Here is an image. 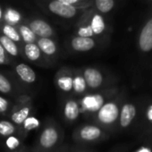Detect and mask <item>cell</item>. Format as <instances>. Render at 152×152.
<instances>
[{"label": "cell", "instance_id": "6da1fadb", "mask_svg": "<svg viewBox=\"0 0 152 152\" xmlns=\"http://www.w3.org/2000/svg\"><path fill=\"white\" fill-rule=\"evenodd\" d=\"M64 132L53 118H47L31 152H53L64 143Z\"/></svg>", "mask_w": 152, "mask_h": 152}, {"label": "cell", "instance_id": "7a4b0ae2", "mask_svg": "<svg viewBox=\"0 0 152 152\" xmlns=\"http://www.w3.org/2000/svg\"><path fill=\"white\" fill-rule=\"evenodd\" d=\"M106 137L104 129L95 124H84L76 127L72 134V138L76 145L93 144Z\"/></svg>", "mask_w": 152, "mask_h": 152}, {"label": "cell", "instance_id": "3957f363", "mask_svg": "<svg viewBox=\"0 0 152 152\" xmlns=\"http://www.w3.org/2000/svg\"><path fill=\"white\" fill-rule=\"evenodd\" d=\"M81 104L82 116L91 118L107 102V93L103 91H91L78 98Z\"/></svg>", "mask_w": 152, "mask_h": 152}, {"label": "cell", "instance_id": "277c9868", "mask_svg": "<svg viewBox=\"0 0 152 152\" xmlns=\"http://www.w3.org/2000/svg\"><path fill=\"white\" fill-rule=\"evenodd\" d=\"M32 111L33 104L31 97L28 94H23L15 99V103L14 104L8 116L12 123L20 127L25 119L32 115Z\"/></svg>", "mask_w": 152, "mask_h": 152}, {"label": "cell", "instance_id": "5b68a950", "mask_svg": "<svg viewBox=\"0 0 152 152\" xmlns=\"http://www.w3.org/2000/svg\"><path fill=\"white\" fill-rule=\"evenodd\" d=\"M119 106L115 100L107 101L100 109L91 117L94 124L103 129L114 124L119 118Z\"/></svg>", "mask_w": 152, "mask_h": 152}, {"label": "cell", "instance_id": "8992f818", "mask_svg": "<svg viewBox=\"0 0 152 152\" xmlns=\"http://www.w3.org/2000/svg\"><path fill=\"white\" fill-rule=\"evenodd\" d=\"M74 67L63 66L56 72L54 83L59 92L65 98L72 97Z\"/></svg>", "mask_w": 152, "mask_h": 152}, {"label": "cell", "instance_id": "52a82bcc", "mask_svg": "<svg viewBox=\"0 0 152 152\" xmlns=\"http://www.w3.org/2000/svg\"><path fill=\"white\" fill-rule=\"evenodd\" d=\"M62 115L64 120L67 124H73L77 122L82 116L81 104L78 98H64L62 103Z\"/></svg>", "mask_w": 152, "mask_h": 152}, {"label": "cell", "instance_id": "ba28073f", "mask_svg": "<svg viewBox=\"0 0 152 152\" xmlns=\"http://www.w3.org/2000/svg\"><path fill=\"white\" fill-rule=\"evenodd\" d=\"M82 72L90 92L97 91L103 87L105 76L99 69L93 66H85L82 68Z\"/></svg>", "mask_w": 152, "mask_h": 152}, {"label": "cell", "instance_id": "9c48e42d", "mask_svg": "<svg viewBox=\"0 0 152 152\" xmlns=\"http://www.w3.org/2000/svg\"><path fill=\"white\" fill-rule=\"evenodd\" d=\"M14 73L19 82L24 85H31L37 80L35 71L24 63L14 64Z\"/></svg>", "mask_w": 152, "mask_h": 152}, {"label": "cell", "instance_id": "30bf717a", "mask_svg": "<svg viewBox=\"0 0 152 152\" xmlns=\"http://www.w3.org/2000/svg\"><path fill=\"white\" fill-rule=\"evenodd\" d=\"M23 56L31 63L46 66L50 65L52 63L48 61L41 53L40 49L39 48L38 45L36 43H29V44H23Z\"/></svg>", "mask_w": 152, "mask_h": 152}, {"label": "cell", "instance_id": "8fae6325", "mask_svg": "<svg viewBox=\"0 0 152 152\" xmlns=\"http://www.w3.org/2000/svg\"><path fill=\"white\" fill-rule=\"evenodd\" d=\"M48 8L52 14L64 19L73 18L77 15V8L74 6L66 5L57 1V0H51L48 4Z\"/></svg>", "mask_w": 152, "mask_h": 152}, {"label": "cell", "instance_id": "7c38bea8", "mask_svg": "<svg viewBox=\"0 0 152 152\" xmlns=\"http://www.w3.org/2000/svg\"><path fill=\"white\" fill-rule=\"evenodd\" d=\"M0 93L7 96H13L15 99L24 93L22 92V89L18 83H15V80L0 72Z\"/></svg>", "mask_w": 152, "mask_h": 152}, {"label": "cell", "instance_id": "4fadbf2b", "mask_svg": "<svg viewBox=\"0 0 152 152\" xmlns=\"http://www.w3.org/2000/svg\"><path fill=\"white\" fill-rule=\"evenodd\" d=\"M96 40L93 38L74 36L70 39V49L76 53H86L95 48Z\"/></svg>", "mask_w": 152, "mask_h": 152}, {"label": "cell", "instance_id": "5bb4252c", "mask_svg": "<svg viewBox=\"0 0 152 152\" xmlns=\"http://www.w3.org/2000/svg\"><path fill=\"white\" fill-rule=\"evenodd\" d=\"M36 44L43 56L53 64L52 60L55 59L58 54V47L56 41L51 38H38Z\"/></svg>", "mask_w": 152, "mask_h": 152}, {"label": "cell", "instance_id": "9a60e30c", "mask_svg": "<svg viewBox=\"0 0 152 152\" xmlns=\"http://www.w3.org/2000/svg\"><path fill=\"white\" fill-rule=\"evenodd\" d=\"M90 91L85 83L82 68H74L73 70V89H72V97L73 98H81Z\"/></svg>", "mask_w": 152, "mask_h": 152}, {"label": "cell", "instance_id": "2e32d148", "mask_svg": "<svg viewBox=\"0 0 152 152\" xmlns=\"http://www.w3.org/2000/svg\"><path fill=\"white\" fill-rule=\"evenodd\" d=\"M29 28L37 38H51L54 35V30L51 25L41 19L32 20L29 23Z\"/></svg>", "mask_w": 152, "mask_h": 152}, {"label": "cell", "instance_id": "e0dca14e", "mask_svg": "<svg viewBox=\"0 0 152 152\" xmlns=\"http://www.w3.org/2000/svg\"><path fill=\"white\" fill-rule=\"evenodd\" d=\"M139 46L144 52L152 49V19H150L143 27L139 38Z\"/></svg>", "mask_w": 152, "mask_h": 152}, {"label": "cell", "instance_id": "ac0fdd59", "mask_svg": "<svg viewBox=\"0 0 152 152\" xmlns=\"http://www.w3.org/2000/svg\"><path fill=\"white\" fill-rule=\"evenodd\" d=\"M136 115V108L132 104H124L121 110H120V114H119V123L121 127L123 128H126L127 126H129L132 123V121L133 120V118L135 117Z\"/></svg>", "mask_w": 152, "mask_h": 152}, {"label": "cell", "instance_id": "d6986e66", "mask_svg": "<svg viewBox=\"0 0 152 152\" xmlns=\"http://www.w3.org/2000/svg\"><path fill=\"white\" fill-rule=\"evenodd\" d=\"M40 124L39 120L33 115H30L28 118L25 119V121L23 123V124L19 127V135L18 137L22 140L25 139L28 135V133L33 130H36L39 128Z\"/></svg>", "mask_w": 152, "mask_h": 152}, {"label": "cell", "instance_id": "ffe728a7", "mask_svg": "<svg viewBox=\"0 0 152 152\" xmlns=\"http://www.w3.org/2000/svg\"><path fill=\"white\" fill-rule=\"evenodd\" d=\"M5 145L8 152H30L23 144V140L15 135L6 138Z\"/></svg>", "mask_w": 152, "mask_h": 152}, {"label": "cell", "instance_id": "44dd1931", "mask_svg": "<svg viewBox=\"0 0 152 152\" xmlns=\"http://www.w3.org/2000/svg\"><path fill=\"white\" fill-rule=\"evenodd\" d=\"M19 135V127L9 120H0V137L8 138Z\"/></svg>", "mask_w": 152, "mask_h": 152}, {"label": "cell", "instance_id": "7402d4cb", "mask_svg": "<svg viewBox=\"0 0 152 152\" xmlns=\"http://www.w3.org/2000/svg\"><path fill=\"white\" fill-rule=\"evenodd\" d=\"M0 44L4 48L5 51L8 54V56L11 57H17L20 55V48L19 46L14 42L12 39H8L7 37L4 35H0Z\"/></svg>", "mask_w": 152, "mask_h": 152}, {"label": "cell", "instance_id": "603a6c76", "mask_svg": "<svg viewBox=\"0 0 152 152\" xmlns=\"http://www.w3.org/2000/svg\"><path fill=\"white\" fill-rule=\"evenodd\" d=\"M17 31L21 36V39H22V41L23 42V44L36 43L38 38L32 32V31L29 28V26H27L25 24H20L18 26Z\"/></svg>", "mask_w": 152, "mask_h": 152}, {"label": "cell", "instance_id": "cb8c5ba5", "mask_svg": "<svg viewBox=\"0 0 152 152\" xmlns=\"http://www.w3.org/2000/svg\"><path fill=\"white\" fill-rule=\"evenodd\" d=\"M89 25L91 26L94 36L95 35H100V34H102L104 32L105 29H106V24H105L104 19L99 15H93Z\"/></svg>", "mask_w": 152, "mask_h": 152}, {"label": "cell", "instance_id": "d4e9b609", "mask_svg": "<svg viewBox=\"0 0 152 152\" xmlns=\"http://www.w3.org/2000/svg\"><path fill=\"white\" fill-rule=\"evenodd\" d=\"M1 31H2V35H4V36L7 37L8 39H12L16 44L17 43H20V44L23 43L22 39H21V36H20L17 29L15 28L14 26L6 23L5 25H3Z\"/></svg>", "mask_w": 152, "mask_h": 152}, {"label": "cell", "instance_id": "484cf974", "mask_svg": "<svg viewBox=\"0 0 152 152\" xmlns=\"http://www.w3.org/2000/svg\"><path fill=\"white\" fill-rule=\"evenodd\" d=\"M3 16H4L5 21L7 22V24L12 25V26L18 24L22 20L21 14L18 11H16L15 9H12V8L7 9V11H6V13H5V15Z\"/></svg>", "mask_w": 152, "mask_h": 152}, {"label": "cell", "instance_id": "4316f807", "mask_svg": "<svg viewBox=\"0 0 152 152\" xmlns=\"http://www.w3.org/2000/svg\"><path fill=\"white\" fill-rule=\"evenodd\" d=\"M95 5L101 13H108L114 7V0H95Z\"/></svg>", "mask_w": 152, "mask_h": 152}, {"label": "cell", "instance_id": "83f0119b", "mask_svg": "<svg viewBox=\"0 0 152 152\" xmlns=\"http://www.w3.org/2000/svg\"><path fill=\"white\" fill-rule=\"evenodd\" d=\"M13 106L14 104L10 99L3 96H0V115L3 116L9 115Z\"/></svg>", "mask_w": 152, "mask_h": 152}, {"label": "cell", "instance_id": "f1b7e54d", "mask_svg": "<svg viewBox=\"0 0 152 152\" xmlns=\"http://www.w3.org/2000/svg\"><path fill=\"white\" fill-rule=\"evenodd\" d=\"M76 36H80V37H85V38H92L94 36L92 30L91 28V26L88 25H83L81 26L77 31H76Z\"/></svg>", "mask_w": 152, "mask_h": 152}, {"label": "cell", "instance_id": "f546056e", "mask_svg": "<svg viewBox=\"0 0 152 152\" xmlns=\"http://www.w3.org/2000/svg\"><path fill=\"white\" fill-rule=\"evenodd\" d=\"M12 64L11 57L5 51L4 48L0 44V65H7Z\"/></svg>", "mask_w": 152, "mask_h": 152}, {"label": "cell", "instance_id": "4dcf8cb0", "mask_svg": "<svg viewBox=\"0 0 152 152\" xmlns=\"http://www.w3.org/2000/svg\"><path fill=\"white\" fill-rule=\"evenodd\" d=\"M68 152H93V150L83 145H75L73 147H70Z\"/></svg>", "mask_w": 152, "mask_h": 152}, {"label": "cell", "instance_id": "1f68e13d", "mask_svg": "<svg viewBox=\"0 0 152 152\" xmlns=\"http://www.w3.org/2000/svg\"><path fill=\"white\" fill-rule=\"evenodd\" d=\"M69 148H70V146L68 144H64L63 143L59 148H57L56 150H54L53 152H68L69 151Z\"/></svg>", "mask_w": 152, "mask_h": 152}, {"label": "cell", "instance_id": "d6a6232c", "mask_svg": "<svg viewBox=\"0 0 152 152\" xmlns=\"http://www.w3.org/2000/svg\"><path fill=\"white\" fill-rule=\"evenodd\" d=\"M59 2H62L64 4H66V5H74L76 3H78L80 0H57Z\"/></svg>", "mask_w": 152, "mask_h": 152}, {"label": "cell", "instance_id": "836d02e7", "mask_svg": "<svg viewBox=\"0 0 152 152\" xmlns=\"http://www.w3.org/2000/svg\"><path fill=\"white\" fill-rule=\"evenodd\" d=\"M147 118L148 121L152 122V105L150 107H148V108L147 110Z\"/></svg>", "mask_w": 152, "mask_h": 152}, {"label": "cell", "instance_id": "e575fe53", "mask_svg": "<svg viewBox=\"0 0 152 152\" xmlns=\"http://www.w3.org/2000/svg\"><path fill=\"white\" fill-rule=\"evenodd\" d=\"M135 152H152L148 148H146V147H142V148H139L137 151H135Z\"/></svg>", "mask_w": 152, "mask_h": 152}, {"label": "cell", "instance_id": "d590c367", "mask_svg": "<svg viewBox=\"0 0 152 152\" xmlns=\"http://www.w3.org/2000/svg\"><path fill=\"white\" fill-rule=\"evenodd\" d=\"M2 18H3V10L1 7H0V20H1Z\"/></svg>", "mask_w": 152, "mask_h": 152}]
</instances>
